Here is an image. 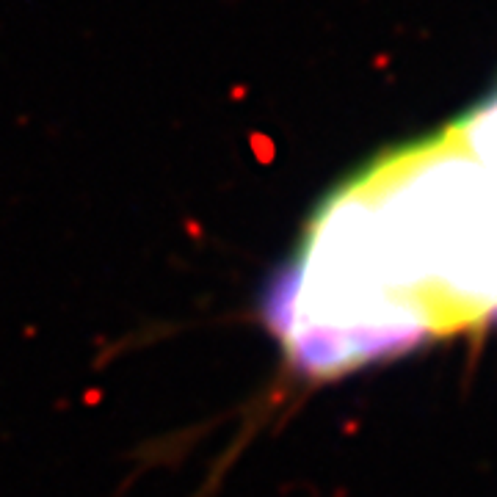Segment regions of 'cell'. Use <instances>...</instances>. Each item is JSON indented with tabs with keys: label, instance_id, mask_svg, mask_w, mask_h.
Wrapping results in <instances>:
<instances>
[{
	"label": "cell",
	"instance_id": "6da1fadb",
	"mask_svg": "<svg viewBox=\"0 0 497 497\" xmlns=\"http://www.w3.org/2000/svg\"><path fill=\"white\" fill-rule=\"evenodd\" d=\"M271 288L293 359L337 373L497 315V161L458 124L365 174Z\"/></svg>",
	"mask_w": 497,
	"mask_h": 497
}]
</instances>
